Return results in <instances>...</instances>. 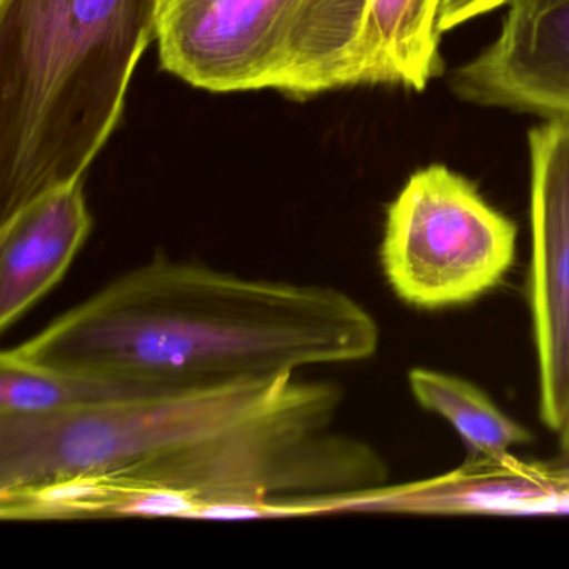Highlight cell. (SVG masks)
Wrapping results in <instances>:
<instances>
[{
    "label": "cell",
    "mask_w": 569,
    "mask_h": 569,
    "mask_svg": "<svg viewBox=\"0 0 569 569\" xmlns=\"http://www.w3.org/2000/svg\"><path fill=\"white\" fill-rule=\"evenodd\" d=\"M518 229L465 176L419 169L386 218L381 266L406 305L442 309L492 291L516 258Z\"/></svg>",
    "instance_id": "6"
},
{
    "label": "cell",
    "mask_w": 569,
    "mask_h": 569,
    "mask_svg": "<svg viewBox=\"0 0 569 569\" xmlns=\"http://www.w3.org/2000/svg\"><path fill=\"white\" fill-rule=\"evenodd\" d=\"M509 0H445L441 16H439V29L445 32L455 31L459 26L481 18V16L505 8Z\"/></svg>",
    "instance_id": "13"
},
{
    "label": "cell",
    "mask_w": 569,
    "mask_h": 569,
    "mask_svg": "<svg viewBox=\"0 0 569 569\" xmlns=\"http://www.w3.org/2000/svg\"><path fill=\"white\" fill-rule=\"evenodd\" d=\"M159 12L161 0H0V221L81 181Z\"/></svg>",
    "instance_id": "3"
},
{
    "label": "cell",
    "mask_w": 569,
    "mask_h": 569,
    "mask_svg": "<svg viewBox=\"0 0 569 569\" xmlns=\"http://www.w3.org/2000/svg\"><path fill=\"white\" fill-rule=\"evenodd\" d=\"M332 382L278 411L172 451L41 488L0 492L4 521L101 518L262 519L272 505L376 495L389 469L376 449L329 431Z\"/></svg>",
    "instance_id": "2"
},
{
    "label": "cell",
    "mask_w": 569,
    "mask_h": 569,
    "mask_svg": "<svg viewBox=\"0 0 569 569\" xmlns=\"http://www.w3.org/2000/svg\"><path fill=\"white\" fill-rule=\"evenodd\" d=\"M416 401L445 418L472 456L502 458L532 441V432L509 418L485 391L448 372L416 368L409 372Z\"/></svg>",
    "instance_id": "11"
},
{
    "label": "cell",
    "mask_w": 569,
    "mask_h": 569,
    "mask_svg": "<svg viewBox=\"0 0 569 569\" xmlns=\"http://www.w3.org/2000/svg\"><path fill=\"white\" fill-rule=\"evenodd\" d=\"M559 436H561V449L565 451V455L569 456V416L561 431H559Z\"/></svg>",
    "instance_id": "14"
},
{
    "label": "cell",
    "mask_w": 569,
    "mask_h": 569,
    "mask_svg": "<svg viewBox=\"0 0 569 569\" xmlns=\"http://www.w3.org/2000/svg\"><path fill=\"white\" fill-rule=\"evenodd\" d=\"M529 306L538 362L539 418L561 431L569 416V116L529 132Z\"/></svg>",
    "instance_id": "7"
},
{
    "label": "cell",
    "mask_w": 569,
    "mask_h": 569,
    "mask_svg": "<svg viewBox=\"0 0 569 569\" xmlns=\"http://www.w3.org/2000/svg\"><path fill=\"white\" fill-rule=\"evenodd\" d=\"M501 31L451 74L461 101L569 116V0H509Z\"/></svg>",
    "instance_id": "8"
},
{
    "label": "cell",
    "mask_w": 569,
    "mask_h": 569,
    "mask_svg": "<svg viewBox=\"0 0 569 569\" xmlns=\"http://www.w3.org/2000/svg\"><path fill=\"white\" fill-rule=\"evenodd\" d=\"M166 389L118 385L0 361V416H39Z\"/></svg>",
    "instance_id": "12"
},
{
    "label": "cell",
    "mask_w": 569,
    "mask_h": 569,
    "mask_svg": "<svg viewBox=\"0 0 569 569\" xmlns=\"http://www.w3.org/2000/svg\"><path fill=\"white\" fill-rule=\"evenodd\" d=\"M0 222V329L6 332L64 278L92 218L78 181L42 192Z\"/></svg>",
    "instance_id": "9"
},
{
    "label": "cell",
    "mask_w": 569,
    "mask_h": 569,
    "mask_svg": "<svg viewBox=\"0 0 569 569\" xmlns=\"http://www.w3.org/2000/svg\"><path fill=\"white\" fill-rule=\"evenodd\" d=\"M445 0H369L358 52V84L422 91L442 72L439 16Z\"/></svg>",
    "instance_id": "10"
},
{
    "label": "cell",
    "mask_w": 569,
    "mask_h": 569,
    "mask_svg": "<svg viewBox=\"0 0 569 569\" xmlns=\"http://www.w3.org/2000/svg\"><path fill=\"white\" fill-rule=\"evenodd\" d=\"M369 0H161L159 54L212 92L296 98L356 86Z\"/></svg>",
    "instance_id": "4"
},
{
    "label": "cell",
    "mask_w": 569,
    "mask_h": 569,
    "mask_svg": "<svg viewBox=\"0 0 569 569\" xmlns=\"http://www.w3.org/2000/svg\"><path fill=\"white\" fill-rule=\"evenodd\" d=\"M319 382L292 376L219 388L152 391L39 416H0V492L111 471L311 395Z\"/></svg>",
    "instance_id": "5"
},
{
    "label": "cell",
    "mask_w": 569,
    "mask_h": 569,
    "mask_svg": "<svg viewBox=\"0 0 569 569\" xmlns=\"http://www.w3.org/2000/svg\"><path fill=\"white\" fill-rule=\"evenodd\" d=\"M378 346L375 318L339 289L156 258L4 349L0 361L186 391L365 361Z\"/></svg>",
    "instance_id": "1"
}]
</instances>
